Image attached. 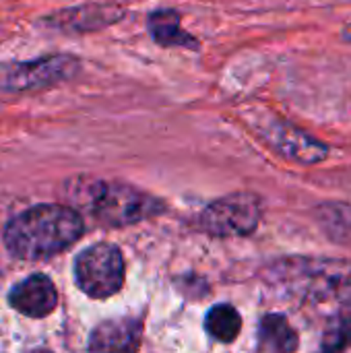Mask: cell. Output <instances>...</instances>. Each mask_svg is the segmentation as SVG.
<instances>
[{"label": "cell", "instance_id": "6da1fadb", "mask_svg": "<svg viewBox=\"0 0 351 353\" xmlns=\"http://www.w3.org/2000/svg\"><path fill=\"white\" fill-rule=\"evenodd\" d=\"M83 232L85 223L74 207L35 205L8 221L4 244L21 261H41L70 248Z\"/></svg>", "mask_w": 351, "mask_h": 353}, {"label": "cell", "instance_id": "7a4b0ae2", "mask_svg": "<svg viewBox=\"0 0 351 353\" xmlns=\"http://www.w3.org/2000/svg\"><path fill=\"white\" fill-rule=\"evenodd\" d=\"M265 271L271 285L300 302L351 306V261L288 256L271 263Z\"/></svg>", "mask_w": 351, "mask_h": 353}, {"label": "cell", "instance_id": "3957f363", "mask_svg": "<svg viewBox=\"0 0 351 353\" xmlns=\"http://www.w3.org/2000/svg\"><path fill=\"white\" fill-rule=\"evenodd\" d=\"M72 199L106 228H126L166 211L159 199L124 182L79 180L72 188Z\"/></svg>", "mask_w": 351, "mask_h": 353}, {"label": "cell", "instance_id": "277c9868", "mask_svg": "<svg viewBox=\"0 0 351 353\" xmlns=\"http://www.w3.org/2000/svg\"><path fill=\"white\" fill-rule=\"evenodd\" d=\"M126 265L118 246L99 242L79 252L74 259V281L79 290L93 298L106 300L124 288Z\"/></svg>", "mask_w": 351, "mask_h": 353}, {"label": "cell", "instance_id": "5b68a950", "mask_svg": "<svg viewBox=\"0 0 351 353\" xmlns=\"http://www.w3.org/2000/svg\"><path fill=\"white\" fill-rule=\"evenodd\" d=\"M263 219V201L252 192H234L209 203L197 225L201 232L217 238L250 236Z\"/></svg>", "mask_w": 351, "mask_h": 353}, {"label": "cell", "instance_id": "8992f818", "mask_svg": "<svg viewBox=\"0 0 351 353\" xmlns=\"http://www.w3.org/2000/svg\"><path fill=\"white\" fill-rule=\"evenodd\" d=\"M81 60L70 54H48L33 60H17L0 66V87L12 93H29L72 79Z\"/></svg>", "mask_w": 351, "mask_h": 353}, {"label": "cell", "instance_id": "52a82bcc", "mask_svg": "<svg viewBox=\"0 0 351 353\" xmlns=\"http://www.w3.org/2000/svg\"><path fill=\"white\" fill-rule=\"evenodd\" d=\"M250 124L257 130V134L285 159H292V161H298L304 165H312V163H321L329 157V147L325 143H321L314 137L306 134L304 130L292 126L290 122L273 116L271 112L252 114Z\"/></svg>", "mask_w": 351, "mask_h": 353}, {"label": "cell", "instance_id": "ba28073f", "mask_svg": "<svg viewBox=\"0 0 351 353\" xmlns=\"http://www.w3.org/2000/svg\"><path fill=\"white\" fill-rule=\"evenodd\" d=\"M8 304L23 316L46 319L58 306V290L46 275H31L8 292Z\"/></svg>", "mask_w": 351, "mask_h": 353}, {"label": "cell", "instance_id": "9c48e42d", "mask_svg": "<svg viewBox=\"0 0 351 353\" xmlns=\"http://www.w3.org/2000/svg\"><path fill=\"white\" fill-rule=\"evenodd\" d=\"M122 17L124 8L120 4H81L54 12L46 19V25L68 33H89L110 27L118 23Z\"/></svg>", "mask_w": 351, "mask_h": 353}, {"label": "cell", "instance_id": "30bf717a", "mask_svg": "<svg viewBox=\"0 0 351 353\" xmlns=\"http://www.w3.org/2000/svg\"><path fill=\"white\" fill-rule=\"evenodd\" d=\"M141 335L143 327L134 319H114L99 323L89 337L87 350L91 352H134L141 347Z\"/></svg>", "mask_w": 351, "mask_h": 353}, {"label": "cell", "instance_id": "8fae6325", "mask_svg": "<svg viewBox=\"0 0 351 353\" xmlns=\"http://www.w3.org/2000/svg\"><path fill=\"white\" fill-rule=\"evenodd\" d=\"M180 21H182V17H180L178 10L161 8V10H155V12L149 14L147 29H149L151 37L159 46H166V48H192V50H197L199 48L197 37H192L188 31H184Z\"/></svg>", "mask_w": 351, "mask_h": 353}, {"label": "cell", "instance_id": "7c38bea8", "mask_svg": "<svg viewBox=\"0 0 351 353\" xmlns=\"http://www.w3.org/2000/svg\"><path fill=\"white\" fill-rule=\"evenodd\" d=\"M298 333L283 314H265L259 323L261 352L290 353L298 350Z\"/></svg>", "mask_w": 351, "mask_h": 353}, {"label": "cell", "instance_id": "4fadbf2b", "mask_svg": "<svg viewBox=\"0 0 351 353\" xmlns=\"http://www.w3.org/2000/svg\"><path fill=\"white\" fill-rule=\"evenodd\" d=\"M205 331L219 343H232L242 331V316L232 304H217L205 316Z\"/></svg>", "mask_w": 351, "mask_h": 353}, {"label": "cell", "instance_id": "5bb4252c", "mask_svg": "<svg viewBox=\"0 0 351 353\" xmlns=\"http://www.w3.org/2000/svg\"><path fill=\"white\" fill-rule=\"evenodd\" d=\"M351 345V306H343L339 314L331 321L325 337H323V350L327 352H339L348 350Z\"/></svg>", "mask_w": 351, "mask_h": 353}, {"label": "cell", "instance_id": "9a60e30c", "mask_svg": "<svg viewBox=\"0 0 351 353\" xmlns=\"http://www.w3.org/2000/svg\"><path fill=\"white\" fill-rule=\"evenodd\" d=\"M343 37H345L348 41H351V25H350V27H345V29H343Z\"/></svg>", "mask_w": 351, "mask_h": 353}]
</instances>
